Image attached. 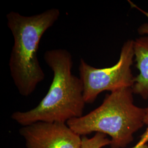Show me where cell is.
I'll return each mask as SVG.
<instances>
[{"label":"cell","mask_w":148,"mask_h":148,"mask_svg":"<svg viewBox=\"0 0 148 148\" xmlns=\"http://www.w3.org/2000/svg\"><path fill=\"white\" fill-rule=\"evenodd\" d=\"M134 59L139 74L135 77L132 87L134 94L143 99H148V36L138 37L134 40Z\"/></svg>","instance_id":"cell-6"},{"label":"cell","mask_w":148,"mask_h":148,"mask_svg":"<svg viewBox=\"0 0 148 148\" xmlns=\"http://www.w3.org/2000/svg\"><path fill=\"white\" fill-rule=\"evenodd\" d=\"M144 123H145V125L147 126V128L145 132L144 133L143 135L142 136L141 138L147 139L148 142V106L147 108H145V116L144 119Z\"/></svg>","instance_id":"cell-9"},{"label":"cell","mask_w":148,"mask_h":148,"mask_svg":"<svg viewBox=\"0 0 148 148\" xmlns=\"http://www.w3.org/2000/svg\"><path fill=\"white\" fill-rule=\"evenodd\" d=\"M129 2H130V4L131 5L132 7H133V8L137 9L138 11H139L140 12H141L142 13H143L144 16L148 18V12L143 10L142 8L139 7L138 5H135L134 3H133L131 1H129ZM138 32L140 35H142V36L148 35V23H144L143 24H142L140 27H139L138 29Z\"/></svg>","instance_id":"cell-8"},{"label":"cell","mask_w":148,"mask_h":148,"mask_svg":"<svg viewBox=\"0 0 148 148\" xmlns=\"http://www.w3.org/2000/svg\"><path fill=\"white\" fill-rule=\"evenodd\" d=\"M60 11L53 8L32 16L11 11L6 15L7 24L14 44L9 60L12 79L19 93L28 97L45 79V74L38 59L43 35L58 20Z\"/></svg>","instance_id":"cell-2"},{"label":"cell","mask_w":148,"mask_h":148,"mask_svg":"<svg viewBox=\"0 0 148 148\" xmlns=\"http://www.w3.org/2000/svg\"><path fill=\"white\" fill-rule=\"evenodd\" d=\"M111 140L106 137V135L96 133L93 137L88 138L87 136L81 137V148H101L110 145ZM131 148H148V145L145 140L140 139L134 147Z\"/></svg>","instance_id":"cell-7"},{"label":"cell","mask_w":148,"mask_h":148,"mask_svg":"<svg viewBox=\"0 0 148 148\" xmlns=\"http://www.w3.org/2000/svg\"><path fill=\"white\" fill-rule=\"evenodd\" d=\"M134 59L132 40H128L123 44L118 62L111 67L97 68L80 59L79 78L84 86L86 104L94 103L103 92L132 88L135 80L132 70Z\"/></svg>","instance_id":"cell-4"},{"label":"cell","mask_w":148,"mask_h":148,"mask_svg":"<svg viewBox=\"0 0 148 148\" xmlns=\"http://www.w3.org/2000/svg\"><path fill=\"white\" fill-rule=\"evenodd\" d=\"M19 133L27 148H81V137L66 123L37 122L23 126Z\"/></svg>","instance_id":"cell-5"},{"label":"cell","mask_w":148,"mask_h":148,"mask_svg":"<svg viewBox=\"0 0 148 148\" xmlns=\"http://www.w3.org/2000/svg\"><path fill=\"white\" fill-rule=\"evenodd\" d=\"M44 60L53 72L47 93L30 110L16 111L11 119L22 126L37 122L66 123L83 116L85 103L82 81L72 73L73 60L65 49L48 50Z\"/></svg>","instance_id":"cell-1"},{"label":"cell","mask_w":148,"mask_h":148,"mask_svg":"<svg viewBox=\"0 0 148 148\" xmlns=\"http://www.w3.org/2000/svg\"><path fill=\"white\" fill-rule=\"evenodd\" d=\"M133 94L132 88L111 92L99 106L66 124L81 137L101 133L110 137L111 148H125L145 125V108L134 104Z\"/></svg>","instance_id":"cell-3"}]
</instances>
